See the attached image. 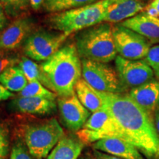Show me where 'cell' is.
<instances>
[{
	"label": "cell",
	"mask_w": 159,
	"mask_h": 159,
	"mask_svg": "<svg viewBox=\"0 0 159 159\" xmlns=\"http://www.w3.org/2000/svg\"><path fill=\"white\" fill-rule=\"evenodd\" d=\"M61 120L64 126L72 132L82 130L90 117V111L80 102L77 95L59 97L57 100Z\"/></svg>",
	"instance_id": "cell-11"
},
{
	"label": "cell",
	"mask_w": 159,
	"mask_h": 159,
	"mask_svg": "<svg viewBox=\"0 0 159 159\" xmlns=\"http://www.w3.org/2000/svg\"><path fill=\"white\" fill-rule=\"evenodd\" d=\"M7 23V14H6L5 9H4L2 5L0 4V33L5 29Z\"/></svg>",
	"instance_id": "cell-30"
},
{
	"label": "cell",
	"mask_w": 159,
	"mask_h": 159,
	"mask_svg": "<svg viewBox=\"0 0 159 159\" xmlns=\"http://www.w3.org/2000/svg\"><path fill=\"white\" fill-rule=\"evenodd\" d=\"M154 125L159 136V109L154 114Z\"/></svg>",
	"instance_id": "cell-34"
},
{
	"label": "cell",
	"mask_w": 159,
	"mask_h": 159,
	"mask_svg": "<svg viewBox=\"0 0 159 159\" xmlns=\"http://www.w3.org/2000/svg\"><path fill=\"white\" fill-rule=\"evenodd\" d=\"M144 8L142 0H116L108 7L103 21L121 23L142 13Z\"/></svg>",
	"instance_id": "cell-16"
},
{
	"label": "cell",
	"mask_w": 159,
	"mask_h": 159,
	"mask_svg": "<svg viewBox=\"0 0 159 159\" xmlns=\"http://www.w3.org/2000/svg\"><path fill=\"white\" fill-rule=\"evenodd\" d=\"M75 91L80 102L85 108L94 113L102 108V100L99 92L84 79H80L75 85Z\"/></svg>",
	"instance_id": "cell-19"
},
{
	"label": "cell",
	"mask_w": 159,
	"mask_h": 159,
	"mask_svg": "<svg viewBox=\"0 0 159 159\" xmlns=\"http://www.w3.org/2000/svg\"><path fill=\"white\" fill-rule=\"evenodd\" d=\"M66 38L62 33L38 30L31 33L26 40L24 52L30 59L45 61L58 50Z\"/></svg>",
	"instance_id": "cell-9"
},
{
	"label": "cell",
	"mask_w": 159,
	"mask_h": 159,
	"mask_svg": "<svg viewBox=\"0 0 159 159\" xmlns=\"http://www.w3.org/2000/svg\"><path fill=\"white\" fill-rule=\"evenodd\" d=\"M84 148L82 141L63 136L47 159H77Z\"/></svg>",
	"instance_id": "cell-18"
},
{
	"label": "cell",
	"mask_w": 159,
	"mask_h": 159,
	"mask_svg": "<svg viewBox=\"0 0 159 159\" xmlns=\"http://www.w3.org/2000/svg\"><path fill=\"white\" fill-rule=\"evenodd\" d=\"M98 92L102 108L114 119L125 140L148 158L159 156V136L152 116L129 95Z\"/></svg>",
	"instance_id": "cell-1"
},
{
	"label": "cell",
	"mask_w": 159,
	"mask_h": 159,
	"mask_svg": "<svg viewBox=\"0 0 159 159\" xmlns=\"http://www.w3.org/2000/svg\"><path fill=\"white\" fill-rule=\"evenodd\" d=\"M9 152V139L7 131L0 125V159H6Z\"/></svg>",
	"instance_id": "cell-28"
},
{
	"label": "cell",
	"mask_w": 159,
	"mask_h": 159,
	"mask_svg": "<svg viewBox=\"0 0 159 159\" xmlns=\"http://www.w3.org/2000/svg\"><path fill=\"white\" fill-rule=\"evenodd\" d=\"M84 159H94V158H85Z\"/></svg>",
	"instance_id": "cell-36"
},
{
	"label": "cell",
	"mask_w": 159,
	"mask_h": 159,
	"mask_svg": "<svg viewBox=\"0 0 159 159\" xmlns=\"http://www.w3.org/2000/svg\"><path fill=\"white\" fill-rule=\"evenodd\" d=\"M19 97H40L55 100L57 94L55 93L44 87L41 83L38 81L28 82L26 87L21 92Z\"/></svg>",
	"instance_id": "cell-23"
},
{
	"label": "cell",
	"mask_w": 159,
	"mask_h": 159,
	"mask_svg": "<svg viewBox=\"0 0 159 159\" xmlns=\"http://www.w3.org/2000/svg\"><path fill=\"white\" fill-rule=\"evenodd\" d=\"M40 67L49 83V89L57 96L67 97L75 94V85L82 76V62L75 44L60 48Z\"/></svg>",
	"instance_id": "cell-2"
},
{
	"label": "cell",
	"mask_w": 159,
	"mask_h": 159,
	"mask_svg": "<svg viewBox=\"0 0 159 159\" xmlns=\"http://www.w3.org/2000/svg\"><path fill=\"white\" fill-rule=\"evenodd\" d=\"M128 95L152 116L159 109V80L152 79L140 86L130 89Z\"/></svg>",
	"instance_id": "cell-13"
},
{
	"label": "cell",
	"mask_w": 159,
	"mask_h": 159,
	"mask_svg": "<svg viewBox=\"0 0 159 159\" xmlns=\"http://www.w3.org/2000/svg\"><path fill=\"white\" fill-rule=\"evenodd\" d=\"M143 12L150 16L159 18V0H152L147 7H145Z\"/></svg>",
	"instance_id": "cell-29"
},
{
	"label": "cell",
	"mask_w": 159,
	"mask_h": 159,
	"mask_svg": "<svg viewBox=\"0 0 159 159\" xmlns=\"http://www.w3.org/2000/svg\"><path fill=\"white\" fill-rule=\"evenodd\" d=\"M94 155L96 159H123L121 158H118V157L111 156V155L107 154L105 152H100L99 150H94Z\"/></svg>",
	"instance_id": "cell-32"
},
{
	"label": "cell",
	"mask_w": 159,
	"mask_h": 159,
	"mask_svg": "<svg viewBox=\"0 0 159 159\" xmlns=\"http://www.w3.org/2000/svg\"><path fill=\"white\" fill-rule=\"evenodd\" d=\"M10 159H33V156L30 152L26 144L19 141L12 148Z\"/></svg>",
	"instance_id": "cell-25"
},
{
	"label": "cell",
	"mask_w": 159,
	"mask_h": 159,
	"mask_svg": "<svg viewBox=\"0 0 159 159\" xmlns=\"http://www.w3.org/2000/svg\"><path fill=\"white\" fill-rule=\"evenodd\" d=\"M113 35L117 54L128 60H143L151 48V43L136 32L120 24L113 25Z\"/></svg>",
	"instance_id": "cell-8"
},
{
	"label": "cell",
	"mask_w": 159,
	"mask_h": 159,
	"mask_svg": "<svg viewBox=\"0 0 159 159\" xmlns=\"http://www.w3.org/2000/svg\"><path fill=\"white\" fill-rule=\"evenodd\" d=\"M63 136V129L55 118L28 125L25 130V144L36 159L47 158Z\"/></svg>",
	"instance_id": "cell-5"
},
{
	"label": "cell",
	"mask_w": 159,
	"mask_h": 159,
	"mask_svg": "<svg viewBox=\"0 0 159 159\" xmlns=\"http://www.w3.org/2000/svg\"><path fill=\"white\" fill-rule=\"evenodd\" d=\"M94 150L123 159H144L134 144L117 138L102 139L93 144Z\"/></svg>",
	"instance_id": "cell-15"
},
{
	"label": "cell",
	"mask_w": 159,
	"mask_h": 159,
	"mask_svg": "<svg viewBox=\"0 0 159 159\" xmlns=\"http://www.w3.org/2000/svg\"><path fill=\"white\" fill-rule=\"evenodd\" d=\"M19 66L23 71L28 82L38 81L44 85L46 88L48 89H50L48 80L43 73L40 66L34 62L33 60L30 59L29 57H23L19 61Z\"/></svg>",
	"instance_id": "cell-21"
},
{
	"label": "cell",
	"mask_w": 159,
	"mask_h": 159,
	"mask_svg": "<svg viewBox=\"0 0 159 159\" xmlns=\"http://www.w3.org/2000/svg\"><path fill=\"white\" fill-rule=\"evenodd\" d=\"M116 0H99L97 2L51 15L52 27L66 36L82 31L104 21L107 10Z\"/></svg>",
	"instance_id": "cell-4"
},
{
	"label": "cell",
	"mask_w": 159,
	"mask_h": 159,
	"mask_svg": "<svg viewBox=\"0 0 159 159\" xmlns=\"http://www.w3.org/2000/svg\"><path fill=\"white\" fill-rule=\"evenodd\" d=\"M119 24L142 35L151 44H159V18L142 11Z\"/></svg>",
	"instance_id": "cell-14"
},
{
	"label": "cell",
	"mask_w": 159,
	"mask_h": 159,
	"mask_svg": "<svg viewBox=\"0 0 159 159\" xmlns=\"http://www.w3.org/2000/svg\"><path fill=\"white\" fill-rule=\"evenodd\" d=\"M99 0H43V7L50 13L69 11L97 2Z\"/></svg>",
	"instance_id": "cell-22"
},
{
	"label": "cell",
	"mask_w": 159,
	"mask_h": 159,
	"mask_svg": "<svg viewBox=\"0 0 159 159\" xmlns=\"http://www.w3.org/2000/svg\"><path fill=\"white\" fill-rule=\"evenodd\" d=\"M0 83L10 91L21 92L28 81L21 68L13 66L0 75Z\"/></svg>",
	"instance_id": "cell-20"
},
{
	"label": "cell",
	"mask_w": 159,
	"mask_h": 159,
	"mask_svg": "<svg viewBox=\"0 0 159 159\" xmlns=\"http://www.w3.org/2000/svg\"><path fill=\"white\" fill-rule=\"evenodd\" d=\"M33 21L29 18H19L0 33V50L17 49L32 33Z\"/></svg>",
	"instance_id": "cell-12"
},
{
	"label": "cell",
	"mask_w": 159,
	"mask_h": 159,
	"mask_svg": "<svg viewBox=\"0 0 159 159\" xmlns=\"http://www.w3.org/2000/svg\"><path fill=\"white\" fill-rule=\"evenodd\" d=\"M11 105L20 113L35 115L51 114L57 109L56 101L40 97H18L12 101Z\"/></svg>",
	"instance_id": "cell-17"
},
{
	"label": "cell",
	"mask_w": 159,
	"mask_h": 159,
	"mask_svg": "<svg viewBox=\"0 0 159 159\" xmlns=\"http://www.w3.org/2000/svg\"><path fill=\"white\" fill-rule=\"evenodd\" d=\"M19 5L21 11L25 10L30 4V0H17Z\"/></svg>",
	"instance_id": "cell-35"
},
{
	"label": "cell",
	"mask_w": 159,
	"mask_h": 159,
	"mask_svg": "<svg viewBox=\"0 0 159 159\" xmlns=\"http://www.w3.org/2000/svg\"><path fill=\"white\" fill-rule=\"evenodd\" d=\"M115 64L119 80L125 90L140 86L154 79L153 71L144 59L128 60L117 55Z\"/></svg>",
	"instance_id": "cell-10"
},
{
	"label": "cell",
	"mask_w": 159,
	"mask_h": 159,
	"mask_svg": "<svg viewBox=\"0 0 159 159\" xmlns=\"http://www.w3.org/2000/svg\"><path fill=\"white\" fill-rule=\"evenodd\" d=\"M43 0H30V5L34 11H39L43 6Z\"/></svg>",
	"instance_id": "cell-33"
},
{
	"label": "cell",
	"mask_w": 159,
	"mask_h": 159,
	"mask_svg": "<svg viewBox=\"0 0 159 159\" xmlns=\"http://www.w3.org/2000/svg\"><path fill=\"white\" fill-rule=\"evenodd\" d=\"M77 135L80 140L85 142H95L108 138L125 140L114 119L104 108L92 113L83 128L77 132Z\"/></svg>",
	"instance_id": "cell-7"
},
{
	"label": "cell",
	"mask_w": 159,
	"mask_h": 159,
	"mask_svg": "<svg viewBox=\"0 0 159 159\" xmlns=\"http://www.w3.org/2000/svg\"><path fill=\"white\" fill-rule=\"evenodd\" d=\"M13 93L9 90H7L5 86H3L0 83V101L6 100V99H8L11 97H13Z\"/></svg>",
	"instance_id": "cell-31"
},
{
	"label": "cell",
	"mask_w": 159,
	"mask_h": 159,
	"mask_svg": "<svg viewBox=\"0 0 159 159\" xmlns=\"http://www.w3.org/2000/svg\"><path fill=\"white\" fill-rule=\"evenodd\" d=\"M110 23L99 24L83 30L76 35V46L80 58L108 63L117 57Z\"/></svg>",
	"instance_id": "cell-3"
},
{
	"label": "cell",
	"mask_w": 159,
	"mask_h": 159,
	"mask_svg": "<svg viewBox=\"0 0 159 159\" xmlns=\"http://www.w3.org/2000/svg\"><path fill=\"white\" fill-rule=\"evenodd\" d=\"M82 76L92 88L99 92L122 94L125 90L116 70L108 63L82 59Z\"/></svg>",
	"instance_id": "cell-6"
},
{
	"label": "cell",
	"mask_w": 159,
	"mask_h": 159,
	"mask_svg": "<svg viewBox=\"0 0 159 159\" xmlns=\"http://www.w3.org/2000/svg\"><path fill=\"white\" fill-rule=\"evenodd\" d=\"M18 62L19 63V60L16 56L0 50V75Z\"/></svg>",
	"instance_id": "cell-26"
},
{
	"label": "cell",
	"mask_w": 159,
	"mask_h": 159,
	"mask_svg": "<svg viewBox=\"0 0 159 159\" xmlns=\"http://www.w3.org/2000/svg\"><path fill=\"white\" fill-rule=\"evenodd\" d=\"M0 4L8 16H16L21 11L17 0H0Z\"/></svg>",
	"instance_id": "cell-27"
},
{
	"label": "cell",
	"mask_w": 159,
	"mask_h": 159,
	"mask_svg": "<svg viewBox=\"0 0 159 159\" xmlns=\"http://www.w3.org/2000/svg\"><path fill=\"white\" fill-rule=\"evenodd\" d=\"M144 61L152 69L154 75L159 80V44L151 47Z\"/></svg>",
	"instance_id": "cell-24"
}]
</instances>
